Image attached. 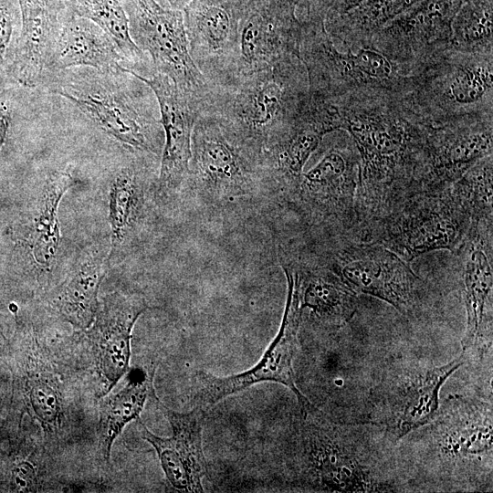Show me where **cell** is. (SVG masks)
I'll list each match as a JSON object with an SVG mask.
<instances>
[{
	"label": "cell",
	"mask_w": 493,
	"mask_h": 493,
	"mask_svg": "<svg viewBox=\"0 0 493 493\" xmlns=\"http://www.w3.org/2000/svg\"><path fill=\"white\" fill-rule=\"evenodd\" d=\"M404 97L384 93L330 100L337 109L340 130L350 135L359 154L357 221L373 223L421 192L433 125Z\"/></svg>",
	"instance_id": "6da1fadb"
},
{
	"label": "cell",
	"mask_w": 493,
	"mask_h": 493,
	"mask_svg": "<svg viewBox=\"0 0 493 493\" xmlns=\"http://www.w3.org/2000/svg\"><path fill=\"white\" fill-rule=\"evenodd\" d=\"M37 89L53 99L58 110L85 121L121 146L161 158L164 135L156 97L126 68L47 71Z\"/></svg>",
	"instance_id": "7a4b0ae2"
},
{
	"label": "cell",
	"mask_w": 493,
	"mask_h": 493,
	"mask_svg": "<svg viewBox=\"0 0 493 493\" xmlns=\"http://www.w3.org/2000/svg\"><path fill=\"white\" fill-rule=\"evenodd\" d=\"M191 150L181 190L201 206L233 210L275 195L263 150L215 115L198 116Z\"/></svg>",
	"instance_id": "3957f363"
},
{
	"label": "cell",
	"mask_w": 493,
	"mask_h": 493,
	"mask_svg": "<svg viewBox=\"0 0 493 493\" xmlns=\"http://www.w3.org/2000/svg\"><path fill=\"white\" fill-rule=\"evenodd\" d=\"M309 94L305 66L292 55L211 87L201 114L215 115L264 151L293 122Z\"/></svg>",
	"instance_id": "277c9868"
},
{
	"label": "cell",
	"mask_w": 493,
	"mask_h": 493,
	"mask_svg": "<svg viewBox=\"0 0 493 493\" xmlns=\"http://www.w3.org/2000/svg\"><path fill=\"white\" fill-rule=\"evenodd\" d=\"M302 22L299 56L309 92L328 100L343 97L398 94L411 89V71L372 47H349L332 37L323 20Z\"/></svg>",
	"instance_id": "5b68a950"
},
{
	"label": "cell",
	"mask_w": 493,
	"mask_h": 493,
	"mask_svg": "<svg viewBox=\"0 0 493 493\" xmlns=\"http://www.w3.org/2000/svg\"><path fill=\"white\" fill-rule=\"evenodd\" d=\"M493 54L461 51L450 45L411 74L405 102L425 121L440 126L493 118Z\"/></svg>",
	"instance_id": "8992f818"
},
{
	"label": "cell",
	"mask_w": 493,
	"mask_h": 493,
	"mask_svg": "<svg viewBox=\"0 0 493 493\" xmlns=\"http://www.w3.org/2000/svg\"><path fill=\"white\" fill-rule=\"evenodd\" d=\"M473 222L450 187L420 192L373 222L368 233L371 240L366 242L380 244L409 262L437 249L457 251Z\"/></svg>",
	"instance_id": "52a82bcc"
},
{
	"label": "cell",
	"mask_w": 493,
	"mask_h": 493,
	"mask_svg": "<svg viewBox=\"0 0 493 493\" xmlns=\"http://www.w3.org/2000/svg\"><path fill=\"white\" fill-rule=\"evenodd\" d=\"M288 281L285 311L278 334L261 359L252 368L230 376L217 377L205 371H196L192 378L190 397L194 406L211 405L264 382L281 383L297 397L301 412L311 410V404L298 388L293 371V359L302 319V308L297 278L291 267L281 264Z\"/></svg>",
	"instance_id": "ba28073f"
},
{
	"label": "cell",
	"mask_w": 493,
	"mask_h": 493,
	"mask_svg": "<svg viewBox=\"0 0 493 493\" xmlns=\"http://www.w3.org/2000/svg\"><path fill=\"white\" fill-rule=\"evenodd\" d=\"M130 35L151 59L155 73L170 78L201 107L211 87L193 61L188 48L183 10L157 0H121Z\"/></svg>",
	"instance_id": "9c48e42d"
},
{
	"label": "cell",
	"mask_w": 493,
	"mask_h": 493,
	"mask_svg": "<svg viewBox=\"0 0 493 493\" xmlns=\"http://www.w3.org/2000/svg\"><path fill=\"white\" fill-rule=\"evenodd\" d=\"M358 177L359 154L344 131L318 163L302 173L287 201L313 224L355 223Z\"/></svg>",
	"instance_id": "30bf717a"
},
{
	"label": "cell",
	"mask_w": 493,
	"mask_h": 493,
	"mask_svg": "<svg viewBox=\"0 0 493 493\" xmlns=\"http://www.w3.org/2000/svg\"><path fill=\"white\" fill-rule=\"evenodd\" d=\"M247 0H190L182 9L190 56L211 87L236 77L239 27Z\"/></svg>",
	"instance_id": "8fae6325"
},
{
	"label": "cell",
	"mask_w": 493,
	"mask_h": 493,
	"mask_svg": "<svg viewBox=\"0 0 493 493\" xmlns=\"http://www.w3.org/2000/svg\"><path fill=\"white\" fill-rule=\"evenodd\" d=\"M320 265L334 272L355 293L368 294L410 312L416 301L419 278L408 262L372 242L347 244Z\"/></svg>",
	"instance_id": "7c38bea8"
},
{
	"label": "cell",
	"mask_w": 493,
	"mask_h": 493,
	"mask_svg": "<svg viewBox=\"0 0 493 493\" xmlns=\"http://www.w3.org/2000/svg\"><path fill=\"white\" fill-rule=\"evenodd\" d=\"M466 0H421L384 24L366 47L412 72L449 46L452 21Z\"/></svg>",
	"instance_id": "4fadbf2b"
},
{
	"label": "cell",
	"mask_w": 493,
	"mask_h": 493,
	"mask_svg": "<svg viewBox=\"0 0 493 493\" xmlns=\"http://www.w3.org/2000/svg\"><path fill=\"white\" fill-rule=\"evenodd\" d=\"M338 130L335 105L309 92L293 122L263 151L276 196L288 199L309 159L325 136Z\"/></svg>",
	"instance_id": "5bb4252c"
},
{
	"label": "cell",
	"mask_w": 493,
	"mask_h": 493,
	"mask_svg": "<svg viewBox=\"0 0 493 493\" xmlns=\"http://www.w3.org/2000/svg\"><path fill=\"white\" fill-rule=\"evenodd\" d=\"M301 28L290 0H247L239 27L236 77L299 56Z\"/></svg>",
	"instance_id": "9a60e30c"
},
{
	"label": "cell",
	"mask_w": 493,
	"mask_h": 493,
	"mask_svg": "<svg viewBox=\"0 0 493 493\" xmlns=\"http://www.w3.org/2000/svg\"><path fill=\"white\" fill-rule=\"evenodd\" d=\"M493 152V118L432 126L427 138L421 192L449 188Z\"/></svg>",
	"instance_id": "2e32d148"
},
{
	"label": "cell",
	"mask_w": 493,
	"mask_h": 493,
	"mask_svg": "<svg viewBox=\"0 0 493 493\" xmlns=\"http://www.w3.org/2000/svg\"><path fill=\"white\" fill-rule=\"evenodd\" d=\"M129 72L144 81L156 97L164 135L157 187L161 194H174L181 191L188 173L192 134L201 107L163 74L143 78Z\"/></svg>",
	"instance_id": "e0dca14e"
},
{
	"label": "cell",
	"mask_w": 493,
	"mask_h": 493,
	"mask_svg": "<svg viewBox=\"0 0 493 493\" xmlns=\"http://www.w3.org/2000/svg\"><path fill=\"white\" fill-rule=\"evenodd\" d=\"M433 421V443L446 465L467 472L491 461V406L450 396Z\"/></svg>",
	"instance_id": "ac0fdd59"
},
{
	"label": "cell",
	"mask_w": 493,
	"mask_h": 493,
	"mask_svg": "<svg viewBox=\"0 0 493 493\" xmlns=\"http://www.w3.org/2000/svg\"><path fill=\"white\" fill-rule=\"evenodd\" d=\"M492 220L473 222L457 251L462 261L463 298L467 311V330L462 340L463 353L482 357L491 343Z\"/></svg>",
	"instance_id": "d6986e66"
},
{
	"label": "cell",
	"mask_w": 493,
	"mask_h": 493,
	"mask_svg": "<svg viewBox=\"0 0 493 493\" xmlns=\"http://www.w3.org/2000/svg\"><path fill=\"white\" fill-rule=\"evenodd\" d=\"M151 398L169 421L172 435L160 437L138 419L143 439L155 449L164 475L174 489L203 492V478L207 474L202 443L203 408L195 406L190 412L179 413L163 404L154 391Z\"/></svg>",
	"instance_id": "ffe728a7"
},
{
	"label": "cell",
	"mask_w": 493,
	"mask_h": 493,
	"mask_svg": "<svg viewBox=\"0 0 493 493\" xmlns=\"http://www.w3.org/2000/svg\"><path fill=\"white\" fill-rule=\"evenodd\" d=\"M465 355L435 367L413 371L390 387L383 398V418L387 430L397 439L426 424L439 411V392L446 379L465 362Z\"/></svg>",
	"instance_id": "44dd1931"
},
{
	"label": "cell",
	"mask_w": 493,
	"mask_h": 493,
	"mask_svg": "<svg viewBox=\"0 0 493 493\" xmlns=\"http://www.w3.org/2000/svg\"><path fill=\"white\" fill-rule=\"evenodd\" d=\"M21 26L7 71L9 83L37 89L46 72L57 40L62 0H19Z\"/></svg>",
	"instance_id": "7402d4cb"
},
{
	"label": "cell",
	"mask_w": 493,
	"mask_h": 493,
	"mask_svg": "<svg viewBox=\"0 0 493 493\" xmlns=\"http://www.w3.org/2000/svg\"><path fill=\"white\" fill-rule=\"evenodd\" d=\"M149 309L144 299L119 292L105 297L88 334L110 391L129 369L131 330Z\"/></svg>",
	"instance_id": "603a6c76"
},
{
	"label": "cell",
	"mask_w": 493,
	"mask_h": 493,
	"mask_svg": "<svg viewBox=\"0 0 493 493\" xmlns=\"http://www.w3.org/2000/svg\"><path fill=\"white\" fill-rule=\"evenodd\" d=\"M74 67L108 72H121L126 68L114 42L103 29L64 7L46 72Z\"/></svg>",
	"instance_id": "cb8c5ba5"
},
{
	"label": "cell",
	"mask_w": 493,
	"mask_h": 493,
	"mask_svg": "<svg viewBox=\"0 0 493 493\" xmlns=\"http://www.w3.org/2000/svg\"><path fill=\"white\" fill-rule=\"evenodd\" d=\"M161 158L132 152L113 172L109 191L111 248L121 246L133 233L145 209V194Z\"/></svg>",
	"instance_id": "d4e9b609"
},
{
	"label": "cell",
	"mask_w": 493,
	"mask_h": 493,
	"mask_svg": "<svg viewBox=\"0 0 493 493\" xmlns=\"http://www.w3.org/2000/svg\"><path fill=\"white\" fill-rule=\"evenodd\" d=\"M297 278L302 311L309 309L312 316L324 324L340 327L348 322L357 309V296L334 272L312 263L290 261L280 256Z\"/></svg>",
	"instance_id": "484cf974"
},
{
	"label": "cell",
	"mask_w": 493,
	"mask_h": 493,
	"mask_svg": "<svg viewBox=\"0 0 493 493\" xmlns=\"http://www.w3.org/2000/svg\"><path fill=\"white\" fill-rule=\"evenodd\" d=\"M110 251L94 247L79 258L67 279L54 290L51 304L78 329L89 328L99 309L98 293L109 268Z\"/></svg>",
	"instance_id": "4316f807"
},
{
	"label": "cell",
	"mask_w": 493,
	"mask_h": 493,
	"mask_svg": "<svg viewBox=\"0 0 493 493\" xmlns=\"http://www.w3.org/2000/svg\"><path fill=\"white\" fill-rule=\"evenodd\" d=\"M65 8L103 29L114 42L126 69L149 78L155 71L150 58L132 40L121 0H62Z\"/></svg>",
	"instance_id": "83f0119b"
},
{
	"label": "cell",
	"mask_w": 493,
	"mask_h": 493,
	"mask_svg": "<svg viewBox=\"0 0 493 493\" xmlns=\"http://www.w3.org/2000/svg\"><path fill=\"white\" fill-rule=\"evenodd\" d=\"M75 184L69 171L51 173L43 185L39 204L26 235V244L35 265L48 270L53 265L60 240L58 205L64 194Z\"/></svg>",
	"instance_id": "f1b7e54d"
},
{
	"label": "cell",
	"mask_w": 493,
	"mask_h": 493,
	"mask_svg": "<svg viewBox=\"0 0 493 493\" xmlns=\"http://www.w3.org/2000/svg\"><path fill=\"white\" fill-rule=\"evenodd\" d=\"M421 0H363L349 11L326 19L327 32L349 47L365 46L384 24Z\"/></svg>",
	"instance_id": "f546056e"
},
{
	"label": "cell",
	"mask_w": 493,
	"mask_h": 493,
	"mask_svg": "<svg viewBox=\"0 0 493 493\" xmlns=\"http://www.w3.org/2000/svg\"><path fill=\"white\" fill-rule=\"evenodd\" d=\"M154 391L152 376L142 372L118 393L109 395L100 404V448L108 460L111 446L131 421L139 418L144 404Z\"/></svg>",
	"instance_id": "4dcf8cb0"
},
{
	"label": "cell",
	"mask_w": 493,
	"mask_h": 493,
	"mask_svg": "<svg viewBox=\"0 0 493 493\" xmlns=\"http://www.w3.org/2000/svg\"><path fill=\"white\" fill-rule=\"evenodd\" d=\"M493 0H466L451 26L449 45L458 50L493 54Z\"/></svg>",
	"instance_id": "1f68e13d"
},
{
	"label": "cell",
	"mask_w": 493,
	"mask_h": 493,
	"mask_svg": "<svg viewBox=\"0 0 493 493\" xmlns=\"http://www.w3.org/2000/svg\"><path fill=\"white\" fill-rule=\"evenodd\" d=\"M492 154L470 167L450 191L474 221L492 220Z\"/></svg>",
	"instance_id": "d6a6232c"
},
{
	"label": "cell",
	"mask_w": 493,
	"mask_h": 493,
	"mask_svg": "<svg viewBox=\"0 0 493 493\" xmlns=\"http://www.w3.org/2000/svg\"><path fill=\"white\" fill-rule=\"evenodd\" d=\"M21 26L19 0H0V88L9 83L7 71Z\"/></svg>",
	"instance_id": "836d02e7"
},
{
	"label": "cell",
	"mask_w": 493,
	"mask_h": 493,
	"mask_svg": "<svg viewBox=\"0 0 493 493\" xmlns=\"http://www.w3.org/2000/svg\"><path fill=\"white\" fill-rule=\"evenodd\" d=\"M34 408L43 422H53L58 414L55 392L45 383H36L31 392Z\"/></svg>",
	"instance_id": "e575fe53"
},
{
	"label": "cell",
	"mask_w": 493,
	"mask_h": 493,
	"mask_svg": "<svg viewBox=\"0 0 493 493\" xmlns=\"http://www.w3.org/2000/svg\"><path fill=\"white\" fill-rule=\"evenodd\" d=\"M299 20H325L332 0H290Z\"/></svg>",
	"instance_id": "d590c367"
},
{
	"label": "cell",
	"mask_w": 493,
	"mask_h": 493,
	"mask_svg": "<svg viewBox=\"0 0 493 493\" xmlns=\"http://www.w3.org/2000/svg\"><path fill=\"white\" fill-rule=\"evenodd\" d=\"M12 115L13 110L11 104L7 100L3 98L2 94H0V150L3 147L9 131Z\"/></svg>",
	"instance_id": "8d00e7d4"
},
{
	"label": "cell",
	"mask_w": 493,
	"mask_h": 493,
	"mask_svg": "<svg viewBox=\"0 0 493 493\" xmlns=\"http://www.w3.org/2000/svg\"><path fill=\"white\" fill-rule=\"evenodd\" d=\"M362 1L363 0H332L330 7L325 16V20L335 17L349 11Z\"/></svg>",
	"instance_id": "74e56055"
},
{
	"label": "cell",
	"mask_w": 493,
	"mask_h": 493,
	"mask_svg": "<svg viewBox=\"0 0 493 493\" xmlns=\"http://www.w3.org/2000/svg\"><path fill=\"white\" fill-rule=\"evenodd\" d=\"M168 5L176 9H183L190 0H165Z\"/></svg>",
	"instance_id": "f35d334b"
}]
</instances>
